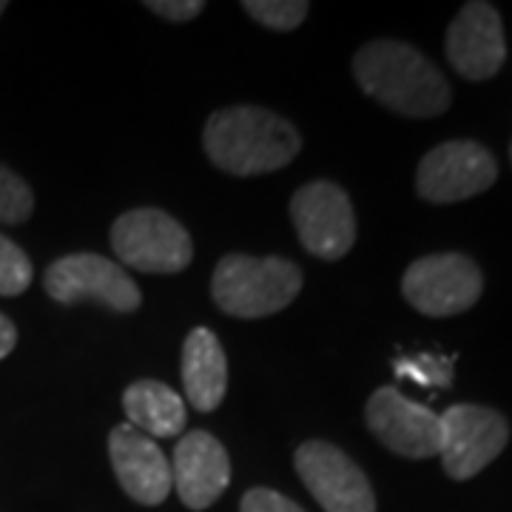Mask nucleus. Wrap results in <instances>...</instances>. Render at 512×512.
I'll return each instance as SVG.
<instances>
[{"instance_id": "11", "label": "nucleus", "mask_w": 512, "mask_h": 512, "mask_svg": "<svg viewBox=\"0 0 512 512\" xmlns=\"http://www.w3.org/2000/svg\"><path fill=\"white\" fill-rule=\"evenodd\" d=\"M370 433L387 450L404 458H430L441 453V419L424 404L404 399L396 387H379L365 407Z\"/></svg>"}, {"instance_id": "10", "label": "nucleus", "mask_w": 512, "mask_h": 512, "mask_svg": "<svg viewBox=\"0 0 512 512\" xmlns=\"http://www.w3.org/2000/svg\"><path fill=\"white\" fill-rule=\"evenodd\" d=\"M296 473L325 512H376V495L362 467L328 441H305L296 456Z\"/></svg>"}, {"instance_id": "16", "label": "nucleus", "mask_w": 512, "mask_h": 512, "mask_svg": "<svg viewBox=\"0 0 512 512\" xmlns=\"http://www.w3.org/2000/svg\"><path fill=\"white\" fill-rule=\"evenodd\" d=\"M128 424L148 439H174L185 430V402L168 384L140 379L123 393Z\"/></svg>"}, {"instance_id": "7", "label": "nucleus", "mask_w": 512, "mask_h": 512, "mask_svg": "<svg viewBox=\"0 0 512 512\" xmlns=\"http://www.w3.org/2000/svg\"><path fill=\"white\" fill-rule=\"evenodd\" d=\"M444 441H441V464L444 473L456 481L478 476L490 461L501 456L510 441L507 419L481 404H453L439 416Z\"/></svg>"}, {"instance_id": "18", "label": "nucleus", "mask_w": 512, "mask_h": 512, "mask_svg": "<svg viewBox=\"0 0 512 512\" xmlns=\"http://www.w3.org/2000/svg\"><path fill=\"white\" fill-rule=\"evenodd\" d=\"M32 208H35L32 188L23 183V177H18L12 168L0 165V222L18 225L29 220Z\"/></svg>"}, {"instance_id": "17", "label": "nucleus", "mask_w": 512, "mask_h": 512, "mask_svg": "<svg viewBox=\"0 0 512 512\" xmlns=\"http://www.w3.org/2000/svg\"><path fill=\"white\" fill-rule=\"evenodd\" d=\"M242 9L274 32H291L308 18L311 6L305 0H245Z\"/></svg>"}, {"instance_id": "2", "label": "nucleus", "mask_w": 512, "mask_h": 512, "mask_svg": "<svg viewBox=\"0 0 512 512\" xmlns=\"http://www.w3.org/2000/svg\"><path fill=\"white\" fill-rule=\"evenodd\" d=\"M353 74L367 97L404 117H439L450 109L444 74L402 40H370L353 57Z\"/></svg>"}, {"instance_id": "15", "label": "nucleus", "mask_w": 512, "mask_h": 512, "mask_svg": "<svg viewBox=\"0 0 512 512\" xmlns=\"http://www.w3.org/2000/svg\"><path fill=\"white\" fill-rule=\"evenodd\" d=\"M183 387L188 404L200 413L217 410L228 390V359L208 328H194L183 342Z\"/></svg>"}, {"instance_id": "1", "label": "nucleus", "mask_w": 512, "mask_h": 512, "mask_svg": "<svg viewBox=\"0 0 512 512\" xmlns=\"http://www.w3.org/2000/svg\"><path fill=\"white\" fill-rule=\"evenodd\" d=\"M208 160L225 174H271L302 151V137L291 120L262 106H231L214 111L202 131Z\"/></svg>"}, {"instance_id": "12", "label": "nucleus", "mask_w": 512, "mask_h": 512, "mask_svg": "<svg viewBox=\"0 0 512 512\" xmlns=\"http://www.w3.org/2000/svg\"><path fill=\"white\" fill-rule=\"evenodd\" d=\"M447 60L467 80H490L507 60L504 23L490 3H464L447 29Z\"/></svg>"}, {"instance_id": "14", "label": "nucleus", "mask_w": 512, "mask_h": 512, "mask_svg": "<svg viewBox=\"0 0 512 512\" xmlns=\"http://www.w3.org/2000/svg\"><path fill=\"white\" fill-rule=\"evenodd\" d=\"M171 481L188 510H208L231 481L228 453L205 430H188L174 447Z\"/></svg>"}, {"instance_id": "25", "label": "nucleus", "mask_w": 512, "mask_h": 512, "mask_svg": "<svg viewBox=\"0 0 512 512\" xmlns=\"http://www.w3.org/2000/svg\"><path fill=\"white\" fill-rule=\"evenodd\" d=\"M510 157H512V148H510Z\"/></svg>"}, {"instance_id": "24", "label": "nucleus", "mask_w": 512, "mask_h": 512, "mask_svg": "<svg viewBox=\"0 0 512 512\" xmlns=\"http://www.w3.org/2000/svg\"><path fill=\"white\" fill-rule=\"evenodd\" d=\"M3 12H6V3H3V0H0V15H3Z\"/></svg>"}, {"instance_id": "4", "label": "nucleus", "mask_w": 512, "mask_h": 512, "mask_svg": "<svg viewBox=\"0 0 512 512\" xmlns=\"http://www.w3.org/2000/svg\"><path fill=\"white\" fill-rule=\"evenodd\" d=\"M117 259L143 274H180L194 259V242L180 222L160 208H134L111 225Z\"/></svg>"}, {"instance_id": "13", "label": "nucleus", "mask_w": 512, "mask_h": 512, "mask_svg": "<svg viewBox=\"0 0 512 512\" xmlns=\"http://www.w3.org/2000/svg\"><path fill=\"white\" fill-rule=\"evenodd\" d=\"M109 458L114 476L137 504L157 507L174 490L171 464L154 439L131 424H117L109 436Z\"/></svg>"}, {"instance_id": "6", "label": "nucleus", "mask_w": 512, "mask_h": 512, "mask_svg": "<svg viewBox=\"0 0 512 512\" xmlns=\"http://www.w3.org/2000/svg\"><path fill=\"white\" fill-rule=\"evenodd\" d=\"M43 288L60 305L100 302L117 313L137 311L143 302L137 282L123 265L100 254L60 256L43 276Z\"/></svg>"}, {"instance_id": "20", "label": "nucleus", "mask_w": 512, "mask_h": 512, "mask_svg": "<svg viewBox=\"0 0 512 512\" xmlns=\"http://www.w3.org/2000/svg\"><path fill=\"white\" fill-rule=\"evenodd\" d=\"M396 373L404 379H416L421 384H436V387H450V359H436V356H413V359H399Z\"/></svg>"}, {"instance_id": "8", "label": "nucleus", "mask_w": 512, "mask_h": 512, "mask_svg": "<svg viewBox=\"0 0 512 512\" xmlns=\"http://www.w3.org/2000/svg\"><path fill=\"white\" fill-rule=\"evenodd\" d=\"M291 220L305 251L325 262L348 256L356 242V214L350 197L330 180H313L293 194Z\"/></svg>"}, {"instance_id": "3", "label": "nucleus", "mask_w": 512, "mask_h": 512, "mask_svg": "<svg viewBox=\"0 0 512 512\" xmlns=\"http://www.w3.org/2000/svg\"><path fill=\"white\" fill-rule=\"evenodd\" d=\"M302 291V271L285 256H222L211 276V296L222 313L262 319L285 311Z\"/></svg>"}, {"instance_id": "9", "label": "nucleus", "mask_w": 512, "mask_h": 512, "mask_svg": "<svg viewBox=\"0 0 512 512\" xmlns=\"http://www.w3.org/2000/svg\"><path fill=\"white\" fill-rule=\"evenodd\" d=\"M498 177L495 157L473 140H450L430 148L416 171V191L421 200L450 205L484 194Z\"/></svg>"}, {"instance_id": "5", "label": "nucleus", "mask_w": 512, "mask_h": 512, "mask_svg": "<svg viewBox=\"0 0 512 512\" xmlns=\"http://www.w3.org/2000/svg\"><path fill=\"white\" fill-rule=\"evenodd\" d=\"M481 268L464 254H430L416 259L402 279L404 299L424 316H456L481 299Z\"/></svg>"}, {"instance_id": "21", "label": "nucleus", "mask_w": 512, "mask_h": 512, "mask_svg": "<svg viewBox=\"0 0 512 512\" xmlns=\"http://www.w3.org/2000/svg\"><path fill=\"white\" fill-rule=\"evenodd\" d=\"M239 512H305L299 504H293L288 495L268 490V487H254L242 495Z\"/></svg>"}, {"instance_id": "19", "label": "nucleus", "mask_w": 512, "mask_h": 512, "mask_svg": "<svg viewBox=\"0 0 512 512\" xmlns=\"http://www.w3.org/2000/svg\"><path fill=\"white\" fill-rule=\"evenodd\" d=\"M32 285V262L12 239L0 234V296H20Z\"/></svg>"}, {"instance_id": "22", "label": "nucleus", "mask_w": 512, "mask_h": 512, "mask_svg": "<svg viewBox=\"0 0 512 512\" xmlns=\"http://www.w3.org/2000/svg\"><path fill=\"white\" fill-rule=\"evenodd\" d=\"M146 9L157 12L160 18L174 20V23H185L194 20L205 9L202 0H148Z\"/></svg>"}, {"instance_id": "23", "label": "nucleus", "mask_w": 512, "mask_h": 512, "mask_svg": "<svg viewBox=\"0 0 512 512\" xmlns=\"http://www.w3.org/2000/svg\"><path fill=\"white\" fill-rule=\"evenodd\" d=\"M18 345V328L12 325V319H6L0 313V359H6Z\"/></svg>"}]
</instances>
